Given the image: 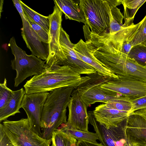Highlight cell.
<instances>
[{
    "instance_id": "cell-1",
    "label": "cell",
    "mask_w": 146,
    "mask_h": 146,
    "mask_svg": "<svg viewBox=\"0 0 146 146\" xmlns=\"http://www.w3.org/2000/svg\"><path fill=\"white\" fill-rule=\"evenodd\" d=\"M87 45L90 53L118 76L146 83V67L138 64L121 52L109 33L100 35L92 34Z\"/></svg>"
},
{
    "instance_id": "cell-2",
    "label": "cell",
    "mask_w": 146,
    "mask_h": 146,
    "mask_svg": "<svg viewBox=\"0 0 146 146\" xmlns=\"http://www.w3.org/2000/svg\"><path fill=\"white\" fill-rule=\"evenodd\" d=\"M90 78V75L81 76L68 66L45 64L44 71L27 80L23 87L26 94L48 92L65 87L76 88Z\"/></svg>"
},
{
    "instance_id": "cell-3",
    "label": "cell",
    "mask_w": 146,
    "mask_h": 146,
    "mask_svg": "<svg viewBox=\"0 0 146 146\" xmlns=\"http://www.w3.org/2000/svg\"><path fill=\"white\" fill-rule=\"evenodd\" d=\"M74 89L73 87L60 88L49 92L40 119L42 136L44 139L51 140L53 131L66 122V108Z\"/></svg>"
},
{
    "instance_id": "cell-4",
    "label": "cell",
    "mask_w": 146,
    "mask_h": 146,
    "mask_svg": "<svg viewBox=\"0 0 146 146\" xmlns=\"http://www.w3.org/2000/svg\"><path fill=\"white\" fill-rule=\"evenodd\" d=\"M14 58L11 61V66L15 70L16 75L14 79V86L17 87L27 78L33 75H38L45 70V62L33 54H27L17 45L14 36L9 43Z\"/></svg>"
},
{
    "instance_id": "cell-5",
    "label": "cell",
    "mask_w": 146,
    "mask_h": 146,
    "mask_svg": "<svg viewBox=\"0 0 146 146\" xmlns=\"http://www.w3.org/2000/svg\"><path fill=\"white\" fill-rule=\"evenodd\" d=\"M90 78L76 89L88 108L96 102L106 104L110 100L129 99L120 94L101 88L100 86L113 78L99 72L90 75Z\"/></svg>"
},
{
    "instance_id": "cell-6",
    "label": "cell",
    "mask_w": 146,
    "mask_h": 146,
    "mask_svg": "<svg viewBox=\"0 0 146 146\" xmlns=\"http://www.w3.org/2000/svg\"><path fill=\"white\" fill-rule=\"evenodd\" d=\"M1 124L15 146H51L52 139H45L36 133L27 118L16 121L7 119Z\"/></svg>"
},
{
    "instance_id": "cell-7",
    "label": "cell",
    "mask_w": 146,
    "mask_h": 146,
    "mask_svg": "<svg viewBox=\"0 0 146 146\" xmlns=\"http://www.w3.org/2000/svg\"><path fill=\"white\" fill-rule=\"evenodd\" d=\"M79 1L91 32L99 35L109 33L108 0H80Z\"/></svg>"
},
{
    "instance_id": "cell-8",
    "label": "cell",
    "mask_w": 146,
    "mask_h": 146,
    "mask_svg": "<svg viewBox=\"0 0 146 146\" xmlns=\"http://www.w3.org/2000/svg\"><path fill=\"white\" fill-rule=\"evenodd\" d=\"M53 13L48 15L50 20L49 33V54L46 61L49 66L60 65L64 56L60 44V37L62 28V12L54 3Z\"/></svg>"
},
{
    "instance_id": "cell-9",
    "label": "cell",
    "mask_w": 146,
    "mask_h": 146,
    "mask_svg": "<svg viewBox=\"0 0 146 146\" xmlns=\"http://www.w3.org/2000/svg\"><path fill=\"white\" fill-rule=\"evenodd\" d=\"M88 113L89 122L98 135L100 143L104 146H124L127 119L116 126H107L96 121L93 111H89Z\"/></svg>"
},
{
    "instance_id": "cell-10",
    "label": "cell",
    "mask_w": 146,
    "mask_h": 146,
    "mask_svg": "<svg viewBox=\"0 0 146 146\" xmlns=\"http://www.w3.org/2000/svg\"><path fill=\"white\" fill-rule=\"evenodd\" d=\"M125 96L129 100L146 95V83L134 79L118 76L100 86Z\"/></svg>"
},
{
    "instance_id": "cell-11",
    "label": "cell",
    "mask_w": 146,
    "mask_h": 146,
    "mask_svg": "<svg viewBox=\"0 0 146 146\" xmlns=\"http://www.w3.org/2000/svg\"><path fill=\"white\" fill-rule=\"evenodd\" d=\"M49 94L46 92L25 94L21 106L27 114L31 128L42 137L40 119L44 105Z\"/></svg>"
},
{
    "instance_id": "cell-12",
    "label": "cell",
    "mask_w": 146,
    "mask_h": 146,
    "mask_svg": "<svg viewBox=\"0 0 146 146\" xmlns=\"http://www.w3.org/2000/svg\"><path fill=\"white\" fill-rule=\"evenodd\" d=\"M60 42L64 56L61 66H68L80 75H89L97 72L94 68L78 57L74 50L75 44L71 42L69 35L62 27L60 32Z\"/></svg>"
},
{
    "instance_id": "cell-13",
    "label": "cell",
    "mask_w": 146,
    "mask_h": 146,
    "mask_svg": "<svg viewBox=\"0 0 146 146\" xmlns=\"http://www.w3.org/2000/svg\"><path fill=\"white\" fill-rule=\"evenodd\" d=\"M69 113L67 121L64 125L68 127L88 131L89 123L87 108L82 100L77 90L73 91L68 105Z\"/></svg>"
},
{
    "instance_id": "cell-14",
    "label": "cell",
    "mask_w": 146,
    "mask_h": 146,
    "mask_svg": "<svg viewBox=\"0 0 146 146\" xmlns=\"http://www.w3.org/2000/svg\"><path fill=\"white\" fill-rule=\"evenodd\" d=\"M21 35L27 47L32 54L46 61L49 54V43L42 41L32 28L27 20L22 19Z\"/></svg>"
},
{
    "instance_id": "cell-15",
    "label": "cell",
    "mask_w": 146,
    "mask_h": 146,
    "mask_svg": "<svg viewBox=\"0 0 146 146\" xmlns=\"http://www.w3.org/2000/svg\"><path fill=\"white\" fill-rule=\"evenodd\" d=\"M125 133L131 142L146 146V119L142 116L130 113L127 119Z\"/></svg>"
},
{
    "instance_id": "cell-16",
    "label": "cell",
    "mask_w": 146,
    "mask_h": 146,
    "mask_svg": "<svg viewBox=\"0 0 146 146\" xmlns=\"http://www.w3.org/2000/svg\"><path fill=\"white\" fill-rule=\"evenodd\" d=\"M93 112L96 121L107 126H117L126 119L130 113L129 111L110 108L105 104L98 106Z\"/></svg>"
},
{
    "instance_id": "cell-17",
    "label": "cell",
    "mask_w": 146,
    "mask_h": 146,
    "mask_svg": "<svg viewBox=\"0 0 146 146\" xmlns=\"http://www.w3.org/2000/svg\"><path fill=\"white\" fill-rule=\"evenodd\" d=\"M74 48L80 59L94 68L97 72L113 78H118V76L104 66L90 53L86 43L82 39H80L75 44Z\"/></svg>"
},
{
    "instance_id": "cell-18",
    "label": "cell",
    "mask_w": 146,
    "mask_h": 146,
    "mask_svg": "<svg viewBox=\"0 0 146 146\" xmlns=\"http://www.w3.org/2000/svg\"><path fill=\"white\" fill-rule=\"evenodd\" d=\"M54 1L64 14L66 19L74 20L87 25L84 13L79 3L71 0H55Z\"/></svg>"
},
{
    "instance_id": "cell-19",
    "label": "cell",
    "mask_w": 146,
    "mask_h": 146,
    "mask_svg": "<svg viewBox=\"0 0 146 146\" xmlns=\"http://www.w3.org/2000/svg\"><path fill=\"white\" fill-rule=\"evenodd\" d=\"M122 32L133 46L142 44L146 39V15L139 23L127 28Z\"/></svg>"
},
{
    "instance_id": "cell-20",
    "label": "cell",
    "mask_w": 146,
    "mask_h": 146,
    "mask_svg": "<svg viewBox=\"0 0 146 146\" xmlns=\"http://www.w3.org/2000/svg\"><path fill=\"white\" fill-rule=\"evenodd\" d=\"M108 13L110 20L109 33L111 35H113L127 27H123V16L120 9L116 7L122 4L121 0H108Z\"/></svg>"
},
{
    "instance_id": "cell-21",
    "label": "cell",
    "mask_w": 146,
    "mask_h": 146,
    "mask_svg": "<svg viewBox=\"0 0 146 146\" xmlns=\"http://www.w3.org/2000/svg\"><path fill=\"white\" fill-rule=\"evenodd\" d=\"M25 90L22 88L13 91V95L6 106L0 110V122L4 121L9 117L20 113L19 109L25 94Z\"/></svg>"
},
{
    "instance_id": "cell-22",
    "label": "cell",
    "mask_w": 146,
    "mask_h": 146,
    "mask_svg": "<svg viewBox=\"0 0 146 146\" xmlns=\"http://www.w3.org/2000/svg\"><path fill=\"white\" fill-rule=\"evenodd\" d=\"M146 1V0H121L124 7V27H129L134 24L133 21L135 14Z\"/></svg>"
},
{
    "instance_id": "cell-23",
    "label": "cell",
    "mask_w": 146,
    "mask_h": 146,
    "mask_svg": "<svg viewBox=\"0 0 146 146\" xmlns=\"http://www.w3.org/2000/svg\"><path fill=\"white\" fill-rule=\"evenodd\" d=\"M64 124H62L61 127L58 129L64 133L74 138L77 141L83 140L96 144L99 143L97 141L99 138L96 133L82 131L67 126Z\"/></svg>"
},
{
    "instance_id": "cell-24",
    "label": "cell",
    "mask_w": 146,
    "mask_h": 146,
    "mask_svg": "<svg viewBox=\"0 0 146 146\" xmlns=\"http://www.w3.org/2000/svg\"><path fill=\"white\" fill-rule=\"evenodd\" d=\"M24 12L31 20L49 33L50 20L48 16H43L34 11L20 0Z\"/></svg>"
},
{
    "instance_id": "cell-25",
    "label": "cell",
    "mask_w": 146,
    "mask_h": 146,
    "mask_svg": "<svg viewBox=\"0 0 146 146\" xmlns=\"http://www.w3.org/2000/svg\"><path fill=\"white\" fill-rule=\"evenodd\" d=\"M51 139L54 146H77L78 141L75 138L59 129L53 131Z\"/></svg>"
},
{
    "instance_id": "cell-26",
    "label": "cell",
    "mask_w": 146,
    "mask_h": 146,
    "mask_svg": "<svg viewBox=\"0 0 146 146\" xmlns=\"http://www.w3.org/2000/svg\"><path fill=\"white\" fill-rule=\"evenodd\" d=\"M138 64L146 67V46L140 44L132 47L127 55Z\"/></svg>"
},
{
    "instance_id": "cell-27",
    "label": "cell",
    "mask_w": 146,
    "mask_h": 146,
    "mask_svg": "<svg viewBox=\"0 0 146 146\" xmlns=\"http://www.w3.org/2000/svg\"><path fill=\"white\" fill-rule=\"evenodd\" d=\"M108 108L116 110L128 111L131 113L132 106L129 100H110L105 104Z\"/></svg>"
},
{
    "instance_id": "cell-28",
    "label": "cell",
    "mask_w": 146,
    "mask_h": 146,
    "mask_svg": "<svg viewBox=\"0 0 146 146\" xmlns=\"http://www.w3.org/2000/svg\"><path fill=\"white\" fill-rule=\"evenodd\" d=\"M13 91L7 86V80L5 78L3 82L0 84V110L5 107L11 99Z\"/></svg>"
},
{
    "instance_id": "cell-29",
    "label": "cell",
    "mask_w": 146,
    "mask_h": 146,
    "mask_svg": "<svg viewBox=\"0 0 146 146\" xmlns=\"http://www.w3.org/2000/svg\"><path fill=\"white\" fill-rule=\"evenodd\" d=\"M24 14L27 21L41 40L49 43V33L41 26L34 22L26 14Z\"/></svg>"
},
{
    "instance_id": "cell-30",
    "label": "cell",
    "mask_w": 146,
    "mask_h": 146,
    "mask_svg": "<svg viewBox=\"0 0 146 146\" xmlns=\"http://www.w3.org/2000/svg\"><path fill=\"white\" fill-rule=\"evenodd\" d=\"M129 100L132 106L131 113L135 111L146 109V95Z\"/></svg>"
},
{
    "instance_id": "cell-31",
    "label": "cell",
    "mask_w": 146,
    "mask_h": 146,
    "mask_svg": "<svg viewBox=\"0 0 146 146\" xmlns=\"http://www.w3.org/2000/svg\"><path fill=\"white\" fill-rule=\"evenodd\" d=\"M0 146H15L4 131L0 124Z\"/></svg>"
},
{
    "instance_id": "cell-32",
    "label": "cell",
    "mask_w": 146,
    "mask_h": 146,
    "mask_svg": "<svg viewBox=\"0 0 146 146\" xmlns=\"http://www.w3.org/2000/svg\"><path fill=\"white\" fill-rule=\"evenodd\" d=\"M12 1L14 5L19 13L21 19L23 18L27 19L24 12L23 8L20 2V0H13Z\"/></svg>"
},
{
    "instance_id": "cell-33",
    "label": "cell",
    "mask_w": 146,
    "mask_h": 146,
    "mask_svg": "<svg viewBox=\"0 0 146 146\" xmlns=\"http://www.w3.org/2000/svg\"><path fill=\"white\" fill-rule=\"evenodd\" d=\"M77 146H104L101 143L96 144L83 140L78 141Z\"/></svg>"
},
{
    "instance_id": "cell-34",
    "label": "cell",
    "mask_w": 146,
    "mask_h": 146,
    "mask_svg": "<svg viewBox=\"0 0 146 146\" xmlns=\"http://www.w3.org/2000/svg\"><path fill=\"white\" fill-rule=\"evenodd\" d=\"M131 113L139 115L146 119V109L135 111Z\"/></svg>"
},
{
    "instance_id": "cell-35",
    "label": "cell",
    "mask_w": 146,
    "mask_h": 146,
    "mask_svg": "<svg viewBox=\"0 0 146 146\" xmlns=\"http://www.w3.org/2000/svg\"><path fill=\"white\" fill-rule=\"evenodd\" d=\"M124 146H140L135 143L131 142L126 137V142Z\"/></svg>"
},
{
    "instance_id": "cell-36",
    "label": "cell",
    "mask_w": 146,
    "mask_h": 146,
    "mask_svg": "<svg viewBox=\"0 0 146 146\" xmlns=\"http://www.w3.org/2000/svg\"><path fill=\"white\" fill-rule=\"evenodd\" d=\"M142 44L146 46V39L145 41L142 43Z\"/></svg>"
},
{
    "instance_id": "cell-37",
    "label": "cell",
    "mask_w": 146,
    "mask_h": 146,
    "mask_svg": "<svg viewBox=\"0 0 146 146\" xmlns=\"http://www.w3.org/2000/svg\"><path fill=\"white\" fill-rule=\"evenodd\" d=\"M51 146H54V144H53V143H52V145H51Z\"/></svg>"
}]
</instances>
